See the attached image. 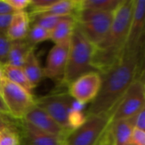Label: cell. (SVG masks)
Listing matches in <instances>:
<instances>
[{
  "mask_svg": "<svg viewBox=\"0 0 145 145\" xmlns=\"http://www.w3.org/2000/svg\"><path fill=\"white\" fill-rule=\"evenodd\" d=\"M144 44L134 49H126L121 59L108 71L100 74L101 86L86 115L110 114L131 85L143 75Z\"/></svg>",
  "mask_w": 145,
  "mask_h": 145,
  "instance_id": "cell-1",
  "label": "cell"
},
{
  "mask_svg": "<svg viewBox=\"0 0 145 145\" xmlns=\"http://www.w3.org/2000/svg\"><path fill=\"white\" fill-rule=\"evenodd\" d=\"M135 0H122L114 13L113 22L105 40L94 47L92 66L102 74L113 66L126 51Z\"/></svg>",
  "mask_w": 145,
  "mask_h": 145,
  "instance_id": "cell-2",
  "label": "cell"
},
{
  "mask_svg": "<svg viewBox=\"0 0 145 145\" xmlns=\"http://www.w3.org/2000/svg\"><path fill=\"white\" fill-rule=\"evenodd\" d=\"M93 50L94 47L87 40L76 25L70 39L67 65L63 85L68 87L79 76L90 71H95L92 66Z\"/></svg>",
  "mask_w": 145,
  "mask_h": 145,
  "instance_id": "cell-3",
  "label": "cell"
},
{
  "mask_svg": "<svg viewBox=\"0 0 145 145\" xmlns=\"http://www.w3.org/2000/svg\"><path fill=\"white\" fill-rule=\"evenodd\" d=\"M115 12L78 10L76 14V26L93 46L99 45L111 27Z\"/></svg>",
  "mask_w": 145,
  "mask_h": 145,
  "instance_id": "cell-4",
  "label": "cell"
},
{
  "mask_svg": "<svg viewBox=\"0 0 145 145\" xmlns=\"http://www.w3.org/2000/svg\"><path fill=\"white\" fill-rule=\"evenodd\" d=\"M110 116L111 113L87 116L80 127L65 137L63 145H98L109 128Z\"/></svg>",
  "mask_w": 145,
  "mask_h": 145,
  "instance_id": "cell-5",
  "label": "cell"
},
{
  "mask_svg": "<svg viewBox=\"0 0 145 145\" xmlns=\"http://www.w3.org/2000/svg\"><path fill=\"white\" fill-rule=\"evenodd\" d=\"M145 108L144 75L137 79L116 104L110 116V125L135 116Z\"/></svg>",
  "mask_w": 145,
  "mask_h": 145,
  "instance_id": "cell-6",
  "label": "cell"
},
{
  "mask_svg": "<svg viewBox=\"0 0 145 145\" xmlns=\"http://www.w3.org/2000/svg\"><path fill=\"white\" fill-rule=\"evenodd\" d=\"M0 93L9 116L14 120L22 121L35 105V99L31 93L5 78L0 84Z\"/></svg>",
  "mask_w": 145,
  "mask_h": 145,
  "instance_id": "cell-7",
  "label": "cell"
},
{
  "mask_svg": "<svg viewBox=\"0 0 145 145\" xmlns=\"http://www.w3.org/2000/svg\"><path fill=\"white\" fill-rule=\"evenodd\" d=\"M73 99L65 93L48 94L35 99V105L43 110L66 133L71 132L69 127V115Z\"/></svg>",
  "mask_w": 145,
  "mask_h": 145,
  "instance_id": "cell-8",
  "label": "cell"
},
{
  "mask_svg": "<svg viewBox=\"0 0 145 145\" xmlns=\"http://www.w3.org/2000/svg\"><path fill=\"white\" fill-rule=\"evenodd\" d=\"M101 86V76L98 71L86 73L68 86L67 93L75 100L87 105L94 100Z\"/></svg>",
  "mask_w": 145,
  "mask_h": 145,
  "instance_id": "cell-9",
  "label": "cell"
},
{
  "mask_svg": "<svg viewBox=\"0 0 145 145\" xmlns=\"http://www.w3.org/2000/svg\"><path fill=\"white\" fill-rule=\"evenodd\" d=\"M70 40L61 43L54 44L49 51L44 68L42 69L43 76L62 84L65 77Z\"/></svg>",
  "mask_w": 145,
  "mask_h": 145,
  "instance_id": "cell-10",
  "label": "cell"
},
{
  "mask_svg": "<svg viewBox=\"0 0 145 145\" xmlns=\"http://www.w3.org/2000/svg\"><path fill=\"white\" fill-rule=\"evenodd\" d=\"M145 0H135L126 49H134L144 44Z\"/></svg>",
  "mask_w": 145,
  "mask_h": 145,
  "instance_id": "cell-11",
  "label": "cell"
},
{
  "mask_svg": "<svg viewBox=\"0 0 145 145\" xmlns=\"http://www.w3.org/2000/svg\"><path fill=\"white\" fill-rule=\"evenodd\" d=\"M22 121H26L37 129L49 134L64 138L67 135V133L52 117L36 105L25 114Z\"/></svg>",
  "mask_w": 145,
  "mask_h": 145,
  "instance_id": "cell-12",
  "label": "cell"
},
{
  "mask_svg": "<svg viewBox=\"0 0 145 145\" xmlns=\"http://www.w3.org/2000/svg\"><path fill=\"white\" fill-rule=\"evenodd\" d=\"M21 145H63L64 138L42 132L25 121H20Z\"/></svg>",
  "mask_w": 145,
  "mask_h": 145,
  "instance_id": "cell-13",
  "label": "cell"
},
{
  "mask_svg": "<svg viewBox=\"0 0 145 145\" xmlns=\"http://www.w3.org/2000/svg\"><path fill=\"white\" fill-rule=\"evenodd\" d=\"M31 26L29 14L25 11H17L12 14L11 21L7 31V37L11 42L25 39Z\"/></svg>",
  "mask_w": 145,
  "mask_h": 145,
  "instance_id": "cell-14",
  "label": "cell"
},
{
  "mask_svg": "<svg viewBox=\"0 0 145 145\" xmlns=\"http://www.w3.org/2000/svg\"><path fill=\"white\" fill-rule=\"evenodd\" d=\"M79 8V0H57L48 8L37 12L29 14V17L38 15H54L59 17L76 14Z\"/></svg>",
  "mask_w": 145,
  "mask_h": 145,
  "instance_id": "cell-15",
  "label": "cell"
},
{
  "mask_svg": "<svg viewBox=\"0 0 145 145\" xmlns=\"http://www.w3.org/2000/svg\"><path fill=\"white\" fill-rule=\"evenodd\" d=\"M33 49H35V48L25 39L12 42L6 64L21 68L28 54Z\"/></svg>",
  "mask_w": 145,
  "mask_h": 145,
  "instance_id": "cell-16",
  "label": "cell"
},
{
  "mask_svg": "<svg viewBox=\"0 0 145 145\" xmlns=\"http://www.w3.org/2000/svg\"><path fill=\"white\" fill-rule=\"evenodd\" d=\"M133 129V117L116 121L109 126L115 145H129Z\"/></svg>",
  "mask_w": 145,
  "mask_h": 145,
  "instance_id": "cell-17",
  "label": "cell"
},
{
  "mask_svg": "<svg viewBox=\"0 0 145 145\" xmlns=\"http://www.w3.org/2000/svg\"><path fill=\"white\" fill-rule=\"evenodd\" d=\"M76 25L75 15L64 17L50 32V40L54 44L61 43L71 39V37Z\"/></svg>",
  "mask_w": 145,
  "mask_h": 145,
  "instance_id": "cell-18",
  "label": "cell"
},
{
  "mask_svg": "<svg viewBox=\"0 0 145 145\" xmlns=\"http://www.w3.org/2000/svg\"><path fill=\"white\" fill-rule=\"evenodd\" d=\"M21 68L33 88H35L44 77L42 68L37 57L35 49L30 52Z\"/></svg>",
  "mask_w": 145,
  "mask_h": 145,
  "instance_id": "cell-19",
  "label": "cell"
},
{
  "mask_svg": "<svg viewBox=\"0 0 145 145\" xmlns=\"http://www.w3.org/2000/svg\"><path fill=\"white\" fill-rule=\"evenodd\" d=\"M3 77L6 80L22 88L23 89L32 94V91L34 88L26 78L22 68L5 64L3 65Z\"/></svg>",
  "mask_w": 145,
  "mask_h": 145,
  "instance_id": "cell-20",
  "label": "cell"
},
{
  "mask_svg": "<svg viewBox=\"0 0 145 145\" xmlns=\"http://www.w3.org/2000/svg\"><path fill=\"white\" fill-rule=\"evenodd\" d=\"M122 0H79L78 10L115 12Z\"/></svg>",
  "mask_w": 145,
  "mask_h": 145,
  "instance_id": "cell-21",
  "label": "cell"
},
{
  "mask_svg": "<svg viewBox=\"0 0 145 145\" xmlns=\"http://www.w3.org/2000/svg\"><path fill=\"white\" fill-rule=\"evenodd\" d=\"M25 40L35 48L38 43L50 40V31L37 25H31Z\"/></svg>",
  "mask_w": 145,
  "mask_h": 145,
  "instance_id": "cell-22",
  "label": "cell"
},
{
  "mask_svg": "<svg viewBox=\"0 0 145 145\" xmlns=\"http://www.w3.org/2000/svg\"><path fill=\"white\" fill-rule=\"evenodd\" d=\"M0 145H21L20 131L8 128L0 131Z\"/></svg>",
  "mask_w": 145,
  "mask_h": 145,
  "instance_id": "cell-23",
  "label": "cell"
},
{
  "mask_svg": "<svg viewBox=\"0 0 145 145\" xmlns=\"http://www.w3.org/2000/svg\"><path fill=\"white\" fill-rule=\"evenodd\" d=\"M20 121L12 118L9 115L4 114L0 111V131L8 128L16 131H20Z\"/></svg>",
  "mask_w": 145,
  "mask_h": 145,
  "instance_id": "cell-24",
  "label": "cell"
},
{
  "mask_svg": "<svg viewBox=\"0 0 145 145\" xmlns=\"http://www.w3.org/2000/svg\"><path fill=\"white\" fill-rule=\"evenodd\" d=\"M12 42L8 39L6 34L0 33V64L5 65Z\"/></svg>",
  "mask_w": 145,
  "mask_h": 145,
  "instance_id": "cell-25",
  "label": "cell"
},
{
  "mask_svg": "<svg viewBox=\"0 0 145 145\" xmlns=\"http://www.w3.org/2000/svg\"><path fill=\"white\" fill-rule=\"evenodd\" d=\"M129 145H145V131L134 128Z\"/></svg>",
  "mask_w": 145,
  "mask_h": 145,
  "instance_id": "cell-26",
  "label": "cell"
},
{
  "mask_svg": "<svg viewBox=\"0 0 145 145\" xmlns=\"http://www.w3.org/2000/svg\"><path fill=\"white\" fill-rule=\"evenodd\" d=\"M9 6L14 10L17 11H25L26 8H28L31 4V0H6Z\"/></svg>",
  "mask_w": 145,
  "mask_h": 145,
  "instance_id": "cell-27",
  "label": "cell"
},
{
  "mask_svg": "<svg viewBox=\"0 0 145 145\" xmlns=\"http://www.w3.org/2000/svg\"><path fill=\"white\" fill-rule=\"evenodd\" d=\"M133 126L136 129L145 131V108L133 116Z\"/></svg>",
  "mask_w": 145,
  "mask_h": 145,
  "instance_id": "cell-28",
  "label": "cell"
},
{
  "mask_svg": "<svg viewBox=\"0 0 145 145\" xmlns=\"http://www.w3.org/2000/svg\"><path fill=\"white\" fill-rule=\"evenodd\" d=\"M12 14H1L0 15V33L7 34Z\"/></svg>",
  "mask_w": 145,
  "mask_h": 145,
  "instance_id": "cell-29",
  "label": "cell"
},
{
  "mask_svg": "<svg viewBox=\"0 0 145 145\" xmlns=\"http://www.w3.org/2000/svg\"><path fill=\"white\" fill-rule=\"evenodd\" d=\"M98 145H115L112 134H111L110 131L109 130V128L107 129V131L105 132V133L102 137L100 142L99 143Z\"/></svg>",
  "mask_w": 145,
  "mask_h": 145,
  "instance_id": "cell-30",
  "label": "cell"
},
{
  "mask_svg": "<svg viewBox=\"0 0 145 145\" xmlns=\"http://www.w3.org/2000/svg\"><path fill=\"white\" fill-rule=\"evenodd\" d=\"M14 10L9 6L6 0H0V15L1 14H12Z\"/></svg>",
  "mask_w": 145,
  "mask_h": 145,
  "instance_id": "cell-31",
  "label": "cell"
},
{
  "mask_svg": "<svg viewBox=\"0 0 145 145\" xmlns=\"http://www.w3.org/2000/svg\"><path fill=\"white\" fill-rule=\"evenodd\" d=\"M0 111L3 112V113H4V114L9 115V114H8V110H7V108H6V106H5V105H4V103H3V99H2L1 93H0Z\"/></svg>",
  "mask_w": 145,
  "mask_h": 145,
  "instance_id": "cell-32",
  "label": "cell"
},
{
  "mask_svg": "<svg viewBox=\"0 0 145 145\" xmlns=\"http://www.w3.org/2000/svg\"><path fill=\"white\" fill-rule=\"evenodd\" d=\"M3 78L4 77H3V65L0 64V84H1Z\"/></svg>",
  "mask_w": 145,
  "mask_h": 145,
  "instance_id": "cell-33",
  "label": "cell"
}]
</instances>
